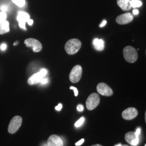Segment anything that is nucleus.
Masks as SVG:
<instances>
[{
  "instance_id": "1",
  "label": "nucleus",
  "mask_w": 146,
  "mask_h": 146,
  "mask_svg": "<svg viewBox=\"0 0 146 146\" xmlns=\"http://www.w3.org/2000/svg\"><path fill=\"white\" fill-rule=\"evenodd\" d=\"M82 46L81 41L76 38L68 40L64 46L66 52L69 55H74L78 52Z\"/></svg>"
},
{
  "instance_id": "32",
  "label": "nucleus",
  "mask_w": 146,
  "mask_h": 146,
  "mask_svg": "<svg viewBox=\"0 0 146 146\" xmlns=\"http://www.w3.org/2000/svg\"><path fill=\"white\" fill-rule=\"evenodd\" d=\"M133 14L134 15H137V14H139V11L137 10V9H134V10H133Z\"/></svg>"
},
{
  "instance_id": "13",
  "label": "nucleus",
  "mask_w": 146,
  "mask_h": 146,
  "mask_svg": "<svg viewBox=\"0 0 146 146\" xmlns=\"http://www.w3.org/2000/svg\"><path fill=\"white\" fill-rule=\"evenodd\" d=\"M93 44L95 49L99 51H102L104 49V41L102 39L99 38H95L93 41Z\"/></svg>"
},
{
  "instance_id": "4",
  "label": "nucleus",
  "mask_w": 146,
  "mask_h": 146,
  "mask_svg": "<svg viewBox=\"0 0 146 146\" xmlns=\"http://www.w3.org/2000/svg\"><path fill=\"white\" fill-rule=\"evenodd\" d=\"M82 75V68L81 66L76 65L73 67L69 74V80L72 83H77L80 80Z\"/></svg>"
},
{
  "instance_id": "7",
  "label": "nucleus",
  "mask_w": 146,
  "mask_h": 146,
  "mask_svg": "<svg viewBox=\"0 0 146 146\" xmlns=\"http://www.w3.org/2000/svg\"><path fill=\"white\" fill-rule=\"evenodd\" d=\"M25 44L27 47L32 48L34 52H40L42 49V45L41 42L35 38H27L25 41Z\"/></svg>"
},
{
  "instance_id": "9",
  "label": "nucleus",
  "mask_w": 146,
  "mask_h": 146,
  "mask_svg": "<svg viewBox=\"0 0 146 146\" xmlns=\"http://www.w3.org/2000/svg\"><path fill=\"white\" fill-rule=\"evenodd\" d=\"M138 115V111L135 108L129 107L125 110L122 113V117L126 120H131L135 119Z\"/></svg>"
},
{
  "instance_id": "10",
  "label": "nucleus",
  "mask_w": 146,
  "mask_h": 146,
  "mask_svg": "<svg viewBox=\"0 0 146 146\" xmlns=\"http://www.w3.org/2000/svg\"><path fill=\"white\" fill-rule=\"evenodd\" d=\"M133 20V16L131 13H128L118 16L116 19V23L120 25H126L131 22Z\"/></svg>"
},
{
  "instance_id": "18",
  "label": "nucleus",
  "mask_w": 146,
  "mask_h": 146,
  "mask_svg": "<svg viewBox=\"0 0 146 146\" xmlns=\"http://www.w3.org/2000/svg\"><path fill=\"white\" fill-rule=\"evenodd\" d=\"M13 3H14L16 5L22 7L25 5V0H12Z\"/></svg>"
},
{
  "instance_id": "28",
  "label": "nucleus",
  "mask_w": 146,
  "mask_h": 146,
  "mask_svg": "<svg viewBox=\"0 0 146 146\" xmlns=\"http://www.w3.org/2000/svg\"><path fill=\"white\" fill-rule=\"evenodd\" d=\"M48 82V80L47 78H43L42 81L40 82V83L41 84H47Z\"/></svg>"
},
{
  "instance_id": "23",
  "label": "nucleus",
  "mask_w": 146,
  "mask_h": 146,
  "mask_svg": "<svg viewBox=\"0 0 146 146\" xmlns=\"http://www.w3.org/2000/svg\"><path fill=\"white\" fill-rule=\"evenodd\" d=\"M77 110L79 111H82L84 110V107L82 104H78L77 107Z\"/></svg>"
},
{
  "instance_id": "15",
  "label": "nucleus",
  "mask_w": 146,
  "mask_h": 146,
  "mask_svg": "<svg viewBox=\"0 0 146 146\" xmlns=\"http://www.w3.org/2000/svg\"><path fill=\"white\" fill-rule=\"evenodd\" d=\"M10 31L9 23L8 21H4L0 23V35H3Z\"/></svg>"
},
{
  "instance_id": "8",
  "label": "nucleus",
  "mask_w": 146,
  "mask_h": 146,
  "mask_svg": "<svg viewBox=\"0 0 146 146\" xmlns=\"http://www.w3.org/2000/svg\"><path fill=\"white\" fill-rule=\"evenodd\" d=\"M97 90L99 94L105 96H110L113 94V91L111 88L107 84L104 83H100L96 87Z\"/></svg>"
},
{
  "instance_id": "14",
  "label": "nucleus",
  "mask_w": 146,
  "mask_h": 146,
  "mask_svg": "<svg viewBox=\"0 0 146 146\" xmlns=\"http://www.w3.org/2000/svg\"><path fill=\"white\" fill-rule=\"evenodd\" d=\"M117 4L123 11H129L131 9V1L127 3L124 0H117Z\"/></svg>"
},
{
  "instance_id": "38",
  "label": "nucleus",
  "mask_w": 146,
  "mask_h": 146,
  "mask_svg": "<svg viewBox=\"0 0 146 146\" xmlns=\"http://www.w3.org/2000/svg\"><path fill=\"white\" fill-rule=\"evenodd\" d=\"M145 146H146V145H145Z\"/></svg>"
},
{
  "instance_id": "37",
  "label": "nucleus",
  "mask_w": 146,
  "mask_h": 146,
  "mask_svg": "<svg viewBox=\"0 0 146 146\" xmlns=\"http://www.w3.org/2000/svg\"><path fill=\"white\" fill-rule=\"evenodd\" d=\"M121 146H129L128 145H122Z\"/></svg>"
},
{
  "instance_id": "25",
  "label": "nucleus",
  "mask_w": 146,
  "mask_h": 146,
  "mask_svg": "<svg viewBox=\"0 0 146 146\" xmlns=\"http://www.w3.org/2000/svg\"><path fill=\"white\" fill-rule=\"evenodd\" d=\"M62 108V104H59L55 107V110H58V111H60Z\"/></svg>"
},
{
  "instance_id": "26",
  "label": "nucleus",
  "mask_w": 146,
  "mask_h": 146,
  "mask_svg": "<svg viewBox=\"0 0 146 146\" xmlns=\"http://www.w3.org/2000/svg\"><path fill=\"white\" fill-rule=\"evenodd\" d=\"M140 133H141V128H137L136 131L135 132L136 135L137 136H139L140 134Z\"/></svg>"
},
{
  "instance_id": "33",
  "label": "nucleus",
  "mask_w": 146,
  "mask_h": 146,
  "mask_svg": "<svg viewBox=\"0 0 146 146\" xmlns=\"http://www.w3.org/2000/svg\"><path fill=\"white\" fill-rule=\"evenodd\" d=\"M19 43V42L18 41H16L14 43V46H16L17 44H18Z\"/></svg>"
},
{
  "instance_id": "31",
  "label": "nucleus",
  "mask_w": 146,
  "mask_h": 146,
  "mask_svg": "<svg viewBox=\"0 0 146 146\" xmlns=\"http://www.w3.org/2000/svg\"><path fill=\"white\" fill-rule=\"evenodd\" d=\"M27 23L29 26H32L33 24V20L32 19H29L28 21H27Z\"/></svg>"
},
{
  "instance_id": "24",
  "label": "nucleus",
  "mask_w": 146,
  "mask_h": 146,
  "mask_svg": "<svg viewBox=\"0 0 146 146\" xmlns=\"http://www.w3.org/2000/svg\"><path fill=\"white\" fill-rule=\"evenodd\" d=\"M84 139H82L81 140H80V141H78V142H77L75 143V145L76 146H81L82 143H84Z\"/></svg>"
},
{
  "instance_id": "5",
  "label": "nucleus",
  "mask_w": 146,
  "mask_h": 146,
  "mask_svg": "<svg viewBox=\"0 0 146 146\" xmlns=\"http://www.w3.org/2000/svg\"><path fill=\"white\" fill-rule=\"evenodd\" d=\"M47 74V70L46 69H42L39 72L32 75L28 80V84L29 85H34L38 83L46 78Z\"/></svg>"
},
{
  "instance_id": "29",
  "label": "nucleus",
  "mask_w": 146,
  "mask_h": 146,
  "mask_svg": "<svg viewBox=\"0 0 146 146\" xmlns=\"http://www.w3.org/2000/svg\"><path fill=\"white\" fill-rule=\"evenodd\" d=\"M0 48H1V49L2 50H5V49H6V48H7V46H6L5 44L3 43V44H1Z\"/></svg>"
},
{
  "instance_id": "30",
  "label": "nucleus",
  "mask_w": 146,
  "mask_h": 146,
  "mask_svg": "<svg viewBox=\"0 0 146 146\" xmlns=\"http://www.w3.org/2000/svg\"><path fill=\"white\" fill-rule=\"evenodd\" d=\"M106 23H107V21H106V20H104V21H102V22L101 23V25H100V27H104L106 25Z\"/></svg>"
},
{
  "instance_id": "12",
  "label": "nucleus",
  "mask_w": 146,
  "mask_h": 146,
  "mask_svg": "<svg viewBox=\"0 0 146 146\" xmlns=\"http://www.w3.org/2000/svg\"><path fill=\"white\" fill-rule=\"evenodd\" d=\"M47 144L48 146H63L62 139L56 135L50 136L48 139Z\"/></svg>"
},
{
  "instance_id": "36",
  "label": "nucleus",
  "mask_w": 146,
  "mask_h": 146,
  "mask_svg": "<svg viewBox=\"0 0 146 146\" xmlns=\"http://www.w3.org/2000/svg\"><path fill=\"white\" fill-rule=\"evenodd\" d=\"M122 145H121V144H119V145H116V146H121Z\"/></svg>"
},
{
  "instance_id": "27",
  "label": "nucleus",
  "mask_w": 146,
  "mask_h": 146,
  "mask_svg": "<svg viewBox=\"0 0 146 146\" xmlns=\"http://www.w3.org/2000/svg\"><path fill=\"white\" fill-rule=\"evenodd\" d=\"M1 9L3 12H5L6 11H8V7L7 6H5V5H3V6L1 7Z\"/></svg>"
},
{
  "instance_id": "6",
  "label": "nucleus",
  "mask_w": 146,
  "mask_h": 146,
  "mask_svg": "<svg viewBox=\"0 0 146 146\" xmlns=\"http://www.w3.org/2000/svg\"><path fill=\"white\" fill-rule=\"evenodd\" d=\"M22 123V119L20 116H16L14 117L8 127V131L10 134H14L19 129Z\"/></svg>"
},
{
  "instance_id": "19",
  "label": "nucleus",
  "mask_w": 146,
  "mask_h": 146,
  "mask_svg": "<svg viewBox=\"0 0 146 146\" xmlns=\"http://www.w3.org/2000/svg\"><path fill=\"white\" fill-rule=\"evenodd\" d=\"M7 19V14L5 12H1L0 13V23L3 22L6 20Z\"/></svg>"
},
{
  "instance_id": "21",
  "label": "nucleus",
  "mask_w": 146,
  "mask_h": 146,
  "mask_svg": "<svg viewBox=\"0 0 146 146\" xmlns=\"http://www.w3.org/2000/svg\"><path fill=\"white\" fill-rule=\"evenodd\" d=\"M139 142V137H137L136 139L135 140H134L131 143V145L133 146H137L138 145Z\"/></svg>"
},
{
  "instance_id": "35",
  "label": "nucleus",
  "mask_w": 146,
  "mask_h": 146,
  "mask_svg": "<svg viewBox=\"0 0 146 146\" xmlns=\"http://www.w3.org/2000/svg\"><path fill=\"white\" fill-rule=\"evenodd\" d=\"M125 1V2H127V3H128V2H129L130 1L129 0H124Z\"/></svg>"
},
{
  "instance_id": "34",
  "label": "nucleus",
  "mask_w": 146,
  "mask_h": 146,
  "mask_svg": "<svg viewBox=\"0 0 146 146\" xmlns=\"http://www.w3.org/2000/svg\"><path fill=\"white\" fill-rule=\"evenodd\" d=\"M102 146V145H99V144H96V145H93V146Z\"/></svg>"
},
{
  "instance_id": "20",
  "label": "nucleus",
  "mask_w": 146,
  "mask_h": 146,
  "mask_svg": "<svg viewBox=\"0 0 146 146\" xmlns=\"http://www.w3.org/2000/svg\"><path fill=\"white\" fill-rule=\"evenodd\" d=\"M84 121V117H81V118L75 123V126L76 127H80L81 125L83 124Z\"/></svg>"
},
{
  "instance_id": "16",
  "label": "nucleus",
  "mask_w": 146,
  "mask_h": 146,
  "mask_svg": "<svg viewBox=\"0 0 146 146\" xmlns=\"http://www.w3.org/2000/svg\"><path fill=\"white\" fill-rule=\"evenodd\" d=\"M125 140L128 143L131 144V143L135 140L136 138L139 137V136L136 135L135 132L134 131H129L125 134Z\"/></svg>"
},
{
  "instance_id": "2",
  "label": "nucleus",
  "mask_w": 146,
  "mask_h": 146,
  "mask_svg": "<svg viewBox=\"0 0 146 146\" xmlns=\"http://www.w3.org/2000/svg\"><path fill=\"white\" fill-rule=\"evenodd\" d=\"M123 56L129 63H134L138 58V54L135 49L131 46H127L123 49Z\"/></svg>"
},
{
  "instance_id": "22",
  "label": "nucleus",
  "mask_w": 146,
  "mask_h": 146,
  "mask_svg": "<svg viewBox=\"0 0 146 146\" xmlns=\"http://www.w3.org/2000/svg\"><path fill=\"white\" fill-rule=\"evenodd\" d=\"M70 89H72L74 90V95L75 96H77L78 95V89L76 88V87H70Z\"/></svg>"
},
{
  "instance_id": "17",
  "label": "nucleus",
  "mask_w": 146,
  "mask_h": 146,
  "mask_svg": "<svg viewBox=\"0 0 146 146\" xmlns=\"http://www.w3.org/2000/svg\"><path fill=\"white\" fill-rule=\"evenodd\" d=\"M131 7L136 8L141 7L142 3L139 0H131Z\"/></svg>"
},
{
  "instance_id": "11",
  "label": "nucleus",
  "mask_w": 146,
  "mask_h": 146,
  "mask_svg": "<svg viewBox=\"0 0 146 146\" xmlns=\"http://www.w3.org/2000/svg\"><path fill=\"white\" fill-rule=\"evenodd\" d=\"M30 19V16L26 12L19 11L17 17V20L19 23V26L23 29H26V23Z\"/></svg>"
},
{
  "instance_id": "3",
  "label": "nucleus",
  "mask_w": 146,
  "mask_h": 146,
  "mask_svg": "<svg viewBox=\"0 0 146 146\" xmlns=\"http://www.w3.org/2000/svg\"><path fill=\"white\" fill-rule=\"evenodd\" d=\"M100 102L99 95L96 93L90 94L86 101V107L87 110H92L96 108Z\"/></svg>"
}]
</instances>
